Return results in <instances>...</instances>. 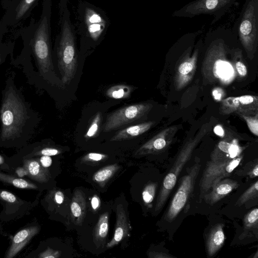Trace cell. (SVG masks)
I'll use <instances>...</instances> for the list:
<instances>
[{
	"label": "cell",
	"instance_id": "60d3db41",
	"mask_svg": "<svg viewBox=\"0 0 258 258\" xmlns=\"http://www.w3.org/2000/svg\"><path fill=\"white\" fill-rule=\"evenodd\" d=\"M214 132L221 138H223L225 136L224 131L222 126L220 125H217L215 126Z\"/></svg>",
	"mask_w": 258,
	"mask_h": 258
},
{
	"label": "cell",
	"instance_id": "4dcf8cb0",
	"mask_svg": "<svg viewBox=\"0 0 258 258\" xmlns=\"http://www.w3.org/2000/svg\"><path fill=\"white\" fill-rule=\"evenodd\" d=\"M108 158V156L106 154L91 152L84 155L82 158L81 161L86 163L97 164Z\"/></svg>",
	"mask_w": 258,
	"mask_h": 258
},
{
	"label": "cell",
	"instance_id": "7a4b0ae2",
	"mask_svg": "<svg viewBox=\"0 0 258 258\" xmlns=\"http://www.w3.org/2000/svg\"><path fill=\"white\" fill-rule=\"evenodd\" d=\"M67 2L61 0L59 6L60 32L57 54L62 82L69 84L76 75L78 62L75 29L70 20Z\"/></svg>",
	"mask_w": 258,
	"mask_h": 258
},
{
	"label": "cell",
	"instance_id": "2e32d148",
	"mask_svg": "<svg viewBox=\"0 0 258 258\" xmlns=\"http://www.w3.org/2000/svg\"><path fill=\"white\" fill-rule=\"evenodd\" d=\"M242 149L235 141H220L211 155V160L223 161L232 160L240 155Z\"/></svg>",
	"mask_w": 258,
	"mask_h": 258
},
{
	"label": "cell",
	"instance_id": "74e56055",
	"mask_svg": "<svg viewBox=\"0 0 258 258\" xmlns=\"http://www.w3.org/2000/svg\"><path fill=\"white\" fill-rule=\"evenodd\" d=\"M101 201L99 197L97 195H94L91 200V205L93 211H97L100 208Z\"/></svg>",
	"mask_w": 258,
	"mask_h": 258
},
{
	"label": "cell",
	"instance_id": "4316f807",
	"mask_svg": "<svg viewBox=\"0 0 258 258\" xmlns=\"http://www.w3.org/2000/svg\"><path fill=\"white\" fill-rule=\"evenodd\" d=\"M257 196L258 181L256 180L239 197L235 204V206H240L248 201L256 198Z\"/></svg>",
	"mask_w": 258,
	"mask_h": 258
},
{
	"label": "cell",
	"instance_id": "6da1fadb",
	"mask_svg": "<svg viewBox=\"0 0 258 258\" xmlns=\"http://www.w3.org/2000/svg\"><path fill=\"white\" fill-rule=\"evenodd\" d=\"M39 19H31L28 26L17 32L32 49L41 71L45 73L51 66L50 18L52 0H42Z\"/></svg>",
	"mask_w": 258,
	"mask_h": 258
},
{
	"label": "cell",
	"instance_id": "277c9868",
	"mask_svg": "<svg viewBox=\"0 0 258 258\" xmlns=\"http://www.w3.org/2000/svg\"><path fill=\"white\" fill-rule=\"evenodd\" d=\"M237 0H194L174 11L173 17L191 18L206 15L213 17L211 25L218 22L233 6Z\"/></svg>",
	"mask_w": 258,
	"mask_h": 258
},
{
	"label": "cell",
	"instance_id": "ac0fdd59",
	"mask_svg": "<svg viewBox=\"0 0 258 258\" xmlns=\"http://www.w3.org/2000/svg\"><path fill=\"white\" fill-rule=\"evenodd\" d=\"M70 210L74 223L82 226L86 212V201L85 194L81 189L74 191L70 204Z\"/></svg>",
	"mask_w": 258,
	"mask_h": 258
},
{
	"label": "cell",
	"instance_id": "cb8c5ba5",
	"mask_svg": "<svg viewBox=\"0 0 258 258\" xmlns=\"http://www.w3.org/2000/svg\"><path fill=\"white\" fill-rule=\"evenodd\" d=\"M243 232L242 235L246 236L247 234L258 228V209L255 208L247 213L243 220Z\"/></svg>",
	"mask_w": 258,
	"mask_h": 258
},
{
	"label": "cell",
	"instance_id": "603a6c76",
	"mask_svg": "<svg viewBox=\"0 0 258 258\" xmlns=\"http://www.w3.org/2000/svg\"><path fill=\"white\" fill-rule=\"evenodd\" d=\"M119 168L120 166L117 164L109 165L102 168L94 173L93 180L101 187H104Z\"/></svg>",
	"mask_w": 258,
	"mask_h": 258
},
{
	"label": "cell",
	"instance_id": "7c38bea8",
	"mask_svg": "<svg viewBox=\"0 0 258 258\" xmlns=\"http://www.w3.org/2000/svg\"><path fill=\"white\" fill-rule=\"evenodd\" d=\"M177 127H168L142 145L135 152V156H142L150 154H157L164 151L170 145Z\"/></svg>",
	"mask_w": 258,
	"mask_h": 258
},
{
	"label": "cell",
	"instance_id": "e575fe53",
	"mask_svg": "<svg viewBox=\"0 0 258 258\" xmlns=\"http://www.w3.org/2000/svg\"><path fill=\"white\" fill-rule=\"evenodd\" d=\"M148 256L150 258H170L174 257L170 253L164 251H151L148 253Z\"/></svg>",
	"mask_w": 258,
	"mask_h": 258
},
{
	"label": "cell",
	"instance_id": "ffe728a7",
	"mask_svg": "<svg viewBox=\"0 0 258 258\" xmlns=\"http://www.w3.org/2000/svg\"><path fill=\"white\" fill-rule=\"evenodd\" d=\"M154 123V121H148L126 127L117 132L110 141H120L135 138L148 131Z\"/></svg>",
	"mask_w": 258,
	"mask_h": 258
},
{
	"label": "cell",
	"instance_id": "d6986e66",
	"mask_svg": "<svg viewBox=\"0 0 258 258\" xmlns=\"http://www.w3.org/2000/svg\"><path fill=\"white\" fill-rule=\"evenodd\" d=\"M224 225L219 223L213 226L209 231L206 240V250L209 257L214 256L223 246L225 236Z\"/></svg>",
	"mask_w": 258,
	"mask_h": 258
},
{
	"label": "cell",
	"instance_id": "4fadbf2b",
	"mask_svg": "<svg viewBox=\"0 0 258 258\" xmlns=\"http://www.w3.org/2000/svg\"><path fill=\"white\" fill-rule=\"evenodd\" d=\"M83 15L87 35L92 40L97 41L105 32L107 21L94 8L86 7Z\"/></svg>",
	"mask_w": 258,
	"mask_h": 258
},
{
	"label": "cell",
	"instance_id": "ee69618b",
	"mask_svg": "<svg viewBox=\"0 0 258 258\" xmlns=\"http://www.w3.org/2000/svg\"><path fill=\"white\" fill-rule=\"evenodd\" d=\"M4 162L3 158L0 156V164H2Z\"/></svg>",
	"mask_w": 258,
	"mask_h": 258
},
{
	"label": "cell",
	"instance_id": "83f0119b",
	"mask_svg": "<svg viewBox=\"0 0 258 258\" xmlns=\"http://www.w3.org/2000/svg\"><path fill=\"white\" fill-rule=\"evenodd\" d=\"M158 183L152 182L148 183L142 191V198L145 204L149 208L152 207V203L154 199Z\"/></svg>",
	"mask_w": 258,
	"mask_h": 258
},
{
	"label": "cell",
	"instance_id": "5bb4252c",
	"mask_svg": "<svg viewBox=\"0 0 258 258\" xmlns=\"http://www.w3.org/2000/svg\"><path fill=\"white\" fill-rule=\"evenodd\" d=\"M116 210V223L114 235L111 241L107 243V248L113 247L121 242L129 235L131 228L122 205H118Z\"/></svg>",
	"mask_w": 258,
	"mask_h": 258
},
{
	"label": "cell",
	"instance_id": "52a82bcc",
	"mask_svg": "<svg viewBox=\"0 0 258 258\" xmlns=\"http://www.w3.org/2000/svg\"><path fill=\"white\" fill-rule=\"evenodd\" d=\"M201 167L200 161L196 162L187 169L186 174L182 177L167 210L165 216L167 221L171 222L174 220L189 202Z\"/></svg>",
	"mask_w": 258,
	"mask_h": 258
},
{
	"label": "cell",
	"instance_id": "ba28073f",
	"mask_svg": "<svg viewBox=\"0 0 258 258\" xmlns=\"http://www.w3.org/2000/svg\"><path fill=\"white\" fill-rule=\"evenodd\" d=\"M243 156L240 155L232 160L223 161L210 160L208 162L200 182V199L212 186L221 179L230 176L240 164Z\"/></svg>",
	"mask_w": 258,
	"mask_h": 258
},
{
	"label": "cell",
	"instance_id": "d4e9b609",
	"mask_svg": "<svg viewBox=\"0 0 258 258\" xmlns=\"http://www.w3.org/2000/svg\"><path fill=\"white\" fill-rule=\"evenodd\" d=\"M133 91L131 86L126 85H116L109 88L106 91V95L109 98L119 99L128 98Z\"/></svg>",
	"mask_w": 258,
	"mask_h": 258
},
{
	"label": "cell",
	"instance_id": "484cf974",
	"mask_svg": "<svg viewBox=\"0 0 258 258\" xmlns=\"http://www.w3.org/2000/svg\"><path fill=\"white\" fill-rule=\"evenodd\" d=\"M0 180L8 183L20 188L36 189L37 186L34 183L26 180L17 178L13 176L8 175L0 172Z\"/></svg>",
	"mask_w": 258,
	"mask_h": 258
},
{
	"label": "cell",
	"instance_id": "8d00e7d4",
	"mask_svg": "<svg viewBox=\"0 0 258 258\" xmlns=\"http://www.w3.org/2000/svg\"><path fill=\"white\" fill-rule=\"evenodd\" d=\"M212 96L217 101H221L225 96L224 90L219 87L215 88L212 91Z\"/></svg>",
	"mask_w": 258,
	"mask_h": 258
},
{
	"label": "cell",
	"instance_id": "7402d4cb",
	"mask_svg": "<svg viewBox=\"0 0 258 258\" xmlns=\"http://www.w3.org/2000/svg\"><path fill=\"white\" fill-rule=\"evenodd\" d=\"M108 229L109 214L105 212L99 217L93 233L94 242L98 248L104 246Z\"/></svg>",
	"mask_w": 258,
	"mask_h": 258
},
{
	"label": "cell",
	"instance_id": "b9f144b4",
	"mask_svg": "<svg viewBox=\"0 0 258 258\" xmlns=\"http://www.w3.org/2000/svg\"><path fill=\"white\" fill-rule=\"evenodd\" d=\"M16 173L19 177H22L27 175V172L24 167H20L17 169Z\"/></svg>",
	"mask_w": 258,
	"mask_h": 258
},
{
	"label": "cell",
	"instance_id": "f35d334b",
	"mask_svg": "<svg viewBox=\"0 0 258 258\" xmlns=\"http://www.w3.org/2000/svg\"><path fill=\"white\" fill-rule=\"evenodd\" d=\"M39 162L43 167L48 168L52 164V159L50 156L42 155L39 159Z\"/></svg>",
	"mask_w": 258,
	"mask_h": 258
},
{
	"label": "cell",
	"instance_id": "9a60e30c",
	"mask_svg": "<svg viewBox=\"0 0 258 258\" xmlns=\"http://www.w3.org/2000/svg\"><path fill=\"white\" fill-rule=\"evenodd\" d=\"M239 186V183L236 180L223 178L215 184L211 188V191L206 194L203 198L206 203L211 205L214 204L238 188Z\"/></svg>",
	"mask_w": 258,
	"mask_h": 258
},
{
	"label": "cell",
	"instance_id": "e0dca14e",
	"mask_svg": "<svg viewBox=\"0 0 258 258\" xmlns=\"http://www.w3.org/2000/svg\"><path fill=\"white\" fill-rule=\"evenodd\" d=\"M39 231L36 226H32L19 231L13 237L11 246L6 254V257H14L26 245Z\"/></svg>",
	"mask_w": 258,
	"mask_h": 258
},
{
	"label": "cell",
	"instance_id": "30bf717a",
	"mask_svg": "<svg viewBox=\"0 0 258 258\" xmlns=\"http://www.w3.org/2000/svg\"><path fill=\"white\" fill-rule=\"evenodd\" d=\"M39 0H11L1 21L8 27L20 26L31 14Z\"/></svg>",
	"mask_w": 258,
	"mask_h": 258
},
{
	"label": "cell",
	"instance_id": "7bdbcfd3",
	"mask_svg": "<svg viewBox=\"0 0 258 258\" xmlns=\"http://www.w3.org/2000/svg\"><path fill=\"white\" fill-rule=\"evenodd\" d=\"M11 0H1V4L3 8L5 10Z\"/></svg>",
	"mask_w": 258,
	"mask_h": 258
},
{
	"label": "cell",
	"instance_id": "5b68a950",
	"mask_svg": "<svg viewBox=\"0 0 258 258\" xmlns=\"http://www.w3.org/2000/svg\"><path fill=\"white\" fill-rule=\"evenodd\" d=\"M26 111L21 101L13 92L5 98L1 110L2 138L10 139L20 132L25 120Z\"/></svg>",
	"mask_w": 258,
	"mask_h": 258
},
{
	"label": "cell",
	"instance_id": "d590c367",
	"mask_svg": "<svg viewBox=\"0 0 258 258\" xmlns=\"http://www.w3.org/2000/svg\"><path fill=\"white\" fill-rule=\"evenodd\" d=\"M60 153L61 151L57 149L53 148H45L41 150L39 154L51 156L59 154Z\"/></svg>",
	"mask_w": 258,
	"mask_h": 258
},
{
	"label": "cell",
	"instance_id": "1f68e13d",
	"mask_svg": "<svg viewBox=\"0 0 258 258\" xmlns=\"http://www.w3.org/2000/svg\"><path fill=\"white\" fill-rule=\"evenodd\" d=\"M246 121L249 131L256 136H258V115L254 116L238 114Z\"/></svg>",
	"mask_w": 258,
	"mask_h": 258
},
{
	"label": "cell",
	"instance_id": "8992f818",
	"mask_svg": "<svg viewBox=\"0 0 258 258\" xmlns=\"http://www.w3.org/2000/svg\"><path fill=\"white\" fill-rule=\"evenodd\" d=\"M197 144V140L190 141L184 145L179 152L163 180L156 201L155 212L160 211L164 207L169 195L176 184L177 178L183 167L190 158Z\"/></svg>",
	"mask_w": 258,
	"mask_h": 258
},
{
	"label": "cell",
	"instance_id": "8fae6325",
	"mask_svg": "<svg viewBox=\"0 0 258 258\" xmlns=\"http://www.w3.org/2000/svg\"><path fill=\"white\" fill-rule=\"evenodd\" d=\"M220 111L226 115L233 112L246 115H258V97L251 95L227 97L221 100Z\"/></svg>",
	"mask_w": 258,
	"mask_h": 258
},
{
	"label": "cell",
	"instance_id": "f546056e",
	"mask_svg": "<svg viewBox=\"0 0 258 258\" xmlns=\"http://www.w3.org/2000/svg\"><path fill=\"white\" fill-rule=\"evenodd\" d=\"M101 121V113L98 112L94 116L84 137L86 139H90L96 136L99 130Z\"/></svg>",
	"mask_w": 258,
	"mask_h": 258
},
{
	"label": "cell",
	"instance_id": "f1b7e54d",
	"mask_svg": "<svg viewBox=\"0 0 258 258\" xmlns=\"http://www.w3.org/2000/svg\"><path fill=\"white\" fill-rule=\"evenodd\" d=\"M236 174L238 175H247L250 178H256L258 176L257 159L246 163L241 169L237 170Z\"/></svg>",
	"mask_w": 258,
	"mask_h": 258
},
{
	"label": "cell",
	"instance_id": "3957f363",
	"mask_svg": "<svg viewBox=\"0 0 258 258\" xmlns=\"http://www.w3.org/2000/svg\"><path fill=\"white\" fill-rule=\"evenodd\" d=\"M232 29L247 57L252 59L258 46V0H244Z\"/></svg>",
	"mask_w": 258,
	"mask_h": 258
},
{
	"label": "cell",
	"instance_id": "ab89813d",
	"mask_svg": "<svg viewBox=\"0 0 258 258\" xmlns=\"http://www.w3.org/2000/svg\"><path fill=\"white\" fill-rule=\"evenodd\" d=\"M64 196L63 193L60 190H57L54 195V200L56 204L60 205L64 201Z\"/></svg>",
	"mask_w": 258,
	"mask_h": 258
},
{
	"label": "cell",
	"instance_id": "836d02e7",
	"mask_svg": "<svg viewBox=\"0 0 258 258\" xmlns=\"http://www.w3.org/2000/svg\"><path fill=\"white\" fill-rule=\"evenodd\" d=\"M0 198L9 203H15L17 201L16 197L13 194L6 191H0Z\"/></svg>",
	"mask_w": 258,
	"mask_h": 258
},
{
	"label": "cell",
	"instance_id": "d6a6232c",
	"mask_svg": "<svg viewBox=\"0 0 258 258\" xmlns=\"http://www.w3.org/2000/svg\"><path fill=\"white\" fill-rule=\"evenodd\" d=\"M60 254L59 251L48 247L45 250L40 253L38 257L40 258H58Z\"/></svg>",
	"mask_w": 258,
	"mask_h": 258
},
{
	"label": "cell",
	"instance_id": "44dd1931",
	"mask_svg": "<svg viewBox=\"0 0 258 258\" xmlns=\"http://www.w3.org/2000/svg\"><path fill=\"white\" fill-rule=\"evenodd\" d=\"M24 167L27 172V175L39 182H46L50 178L49 170L43 167L37 160H25L24 162Z\"/></svg>",
	"mask_w": 258,
	"mask_h": 258
},
{
	"label": "cell",
	"instance_id": "9c48e42d",
	"mask_svg": "<svg viewBox=\"0 0 258 258\" xmlns=\"http://www.w3.org/2000/svg\"><path fill=\"white\" fill-rule=\"evenodd\" d=\"M153 105L149 103L132 104L119 108L109 114L103 131L109 132L142 118L148 114Z\"/></svg>",
	"mask_w": 258,
	"mask_h": 258
}]
</instances>
